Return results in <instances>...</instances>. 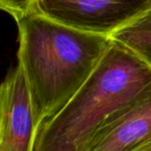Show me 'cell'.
<instances>
[{"label":"cell","instance_id":"277c9868","mask_svg":"<svg viewBox=\"0 0 151 151\" xmlns=\"http://www.w3.org/2000/svg\"><path fill=\"white\" fill-rule=\"evenodd\" d=\"M36 134L29 88L18 63L0 89V151H33Z\"/></svg>","mask_w":151,"mask_h":151},{"label":"cell","instance_id":"3957f363","mask_svg":"<svg viewBox=\"0 0 151 151\" xmlns=\"http://www.w3.org/2000/svg\"><path fill=\"white\" fill-rule=\"evenodd\" d=\"M151 9V0H36L45 17L73 29L112 37Z\"/></svg>","mask_w":151,"mask_h":151},{"label":"cell","instance_id":"8992f818","mask_svg":"<svg viewBox=\"0 0 151 151\" xmlns=\"http://www.w3.org/2000/svg\"><path fill=\"white\" fill-rule=\"evenodd\" d=\"M111 38L128 49L151 68V9Z\"/></svg>","mask_w":151,"mask_h":151},{"label":"cell","instance_id":"5b68a950","mask_svg":"<svg viewBox=\"0 0 151 151\" xmlns=\"http://www.w3.org/2000/svg\"><path fill=\"white\" fill-rule=\"evenodd\" d=\"M84 151H151V92L104 126Z\"/></svg>","mask_w":151,"mask_h":151},{"label":"cell","instance_id":"52a82bcc","mask_svg":"<svg viewBox=\"0 0 151 151\" xmlns=\"http://www.w3.org/2000/svg\"><path fill=\"white\" fill-rule=\"evenodd\" d=\"M35 2L36 0H0V7L18 21L33 11Z\"/></svg>","mask_w":151,"mask_h":151},{"label":"cell","instance_id":"7a4b0ae2","mask_svg":"<svg viewBox=\"0 0 151 151\" xmlns=\"http://www.w3.org/2000/svg\"><path fill=\"white\" fill-rule=\"evenodd\" d=\"M151 92V68L112 40L85 84L36 134L33 151H84L111 120Z\"/></svg>","mask_w":151,"mask_h":151},{"label":"cell","instance_id":"6da1fadb","mask_svg":"<svg viewBox=\"0 0 151 151\" xmlns=\"http://www.w3.org/2000/svg\"><path fill=\"white\" fill-rule=\"evenodd\" d=\"M16 23L18 63L27 81L38 132L85 84L112 38L67 27L35 9Z\"/></svg>","mask_w":151,"mask_h":151}]
</instances>
